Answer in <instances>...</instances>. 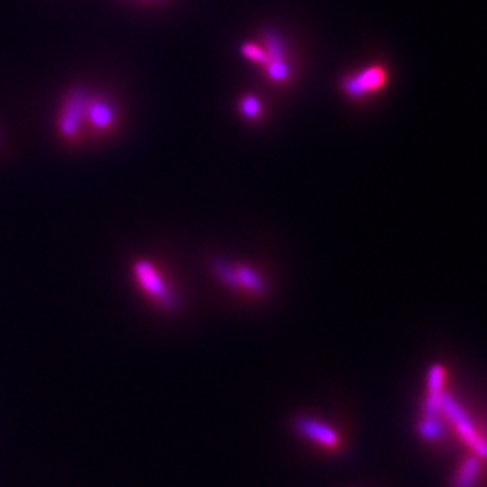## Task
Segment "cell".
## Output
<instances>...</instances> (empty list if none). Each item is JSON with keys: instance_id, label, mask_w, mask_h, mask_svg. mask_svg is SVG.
I'll use <instances>...</instances> for the list:
<instances>
[{"instance_id": "ba28073f", "label": "cell", "mask_w": 487, "mask_h": 487, "mask_svg": "<svg viewBox=\"0 0 487 487\" xmlns=\"http://www.w3.org/2000/svg\"><path fill=\"white\" fill-rule=\"evenodd\" d=\"M240 112H242L244 119H248V120H257L259 117L262 116V102H261L257 96H244V100L240 102Z\"/></svg>"}, {"instance_id": "9c48e42d", "label": "cell", "mask_w": 487, "mask_h": 487, "mask_svg": "<svg viewBox=\"0 0 487 487\" xmlns=\"http://www.w3.org/2000/svg\"><path fill=\"white\" fill-rule=\"evenodd\" d=\"M242 52H244V58L254 62V64L265 66L269 64V52L265 49V46L259 45V43H244L242 46Z\"/></svg>"}, {"instance_id": "8992f818", "label": "cell", "mask_w": 487, "mask_h": 487, "mask_svg": "<svg viewBox=\"0 0 487 487\" xmlns=\"http://www.w3.org/2000/svg\"><path fill=\"white\" fill-rule=\"evenodd\" d=\"M481 467L483 459L478 456H470L462 462L461 467L457 468L451 487H476L481 476Z\"/></svg>"}, {"instance_id": "7a4b0ae2", "label": "cell", "mask_w": 487, "mask_h": 487, "mask_svg": "<svg viewBox=\"0 0 487 487\" xmlns=\"http://www.w3.org/2000/svg\"><path fill=\"white\" fill-rule=\"evenodd\" d=\"M213 271L225 286L244 292L248 296L262 297L267 290V284L263 281L262 276L248 265L217 262L213 265Z\"/></svg>"}, {"instance_id": "5b68a950", "label": "cell", "mask_w": 487, "mask_h": 487, "mask_svg": "<svg viewBox=\"0 0 487 487\" xmlns=\"http://www.w3.org/2000/svg\"><path fill=\"white\" fill-rule=\"evenodd\" d=\"M296 430L305 440L330 453H338L342 448V437L338 429L315 418H297Z\"/></svg>"}, {"instance_id": "52a82bcc", "label": "cell", "mask_w": 487, "mask_h": 487, "mask_svg": "<svg viewBox=\"0 0 487 487\" xmlns=\"http://www.w3.org/2000/svg\"><path fill=\"white\" fill-rule=\"evenodd\" d=\"M420 432L421 437L429 440V442H438L443 437V424L438 417L423 418V421L420 423Z\"/></svg>"}, {"instance_id": "6da1fadb", "label": "cell", "mask_w": 487, "mask_h": 487, "mask_svg": "<svg viewBox=\"0 0 487 487\" xmlns=\"http://www.w3.org/2000/svg\"><path fill=\"white\" fill-rule=\"evenodd\" d=\"M438 409H440V415L448 418V421L453 424L457 436L467 443L468 448L474 451V455L478 456L480 459H484V455H486L484 438L478 436L474 424H472L470 418L467 417V413L464 412L461 405L457 404L455 399L448 396L447 393L442 392L440 393V399H438Z\"/></svg>"}, {"instance_id": "277c9868", "label": "cell", "mask_w": 487, "mask_h": 487, "mask_svg": "<svg viewBox=\"0 0 487 487\" xmlns=\"http://www.w3.org/2000/svg\"><path fill=\"white\" fill-rule=\"evenodd\" d=\"M388 70L385 68L384 65H371V66H366L363 70H359L355 75H349V76L342 79L341 87L344 90V93L355 100H361V98H367V96L376 95L377 92L385 89L386 84H388Z\"/></svg>"}, {"instance_id": "30bf717a", "label": "cell", "mask_w": 487, "mask_h": 487, "mask_svg": "<svg viewBox=\"0 0 487 487\" xmlns=\"http://www.w3.org/2000/svg\"><path fill=\"white\" fill-rule=\"evenodd\" d=\"M445 376L447 371L442 366H434L429 372V377H428V392L437 393L442 392L443 384H445Z\"/></svg>"}, {"instance_id": "3957f363", "label": "cell", "mask_w": 487, "mask_h": 487, "mask_svg": "<svg viewBox=\"0 0 487 487\" xmlns=\"http://www.w3.org/2000/svg\"><path fill=\"white\" fill-rule=\"evenodd\" d=\"M135 276L139 288L156 305H160L161 308L164 309L175 308L177 297L154 263H150L148 261H139L135 265Z\"/></svg>"}]
</instances>
